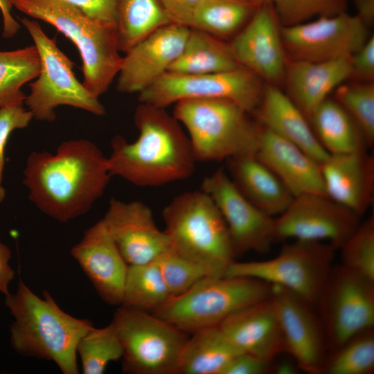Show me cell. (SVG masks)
<instances>
[{"label": "cell", "mask_w": 374, "mask_h": 374, "mask_svg": "<svg viewBox=\"0 0 374 374\" xmlns=\"http://www.w3.org/2000/svg\"><path fill=\"white\" fill-rule=\"evenodd\" d=\"M242 66L230 43L204 31L190 28L184 46L167 72L182 74L217 73Z\"/></svg>", "instance_id": "83f0119b"}, {"label": "cell", "mask_w": 374, "mask_h": 374, "mask_svg": "<svg viewBox=\"0 0 374 374\" xmlns=\"http://www.w3.org/2000/svg\"><path fill=\"white\" fill-rule=\"evenodd\" d=\"M349 1V0H348ZM356 10V16L368 27L374 23V0H350Z\"/></svg>", "instance_id": "7dc6e473"}, {"label": "cell", "mask_w": 374, "mask_h": 374, "mask_svg": "<svg viewBox=\"0 0 374 374\" xmlns=\"http://www.w3.org/2000/svg\"><path fill=\"white\" fill-rule=\"evenodd\" d=\"M189 31L188 26L171 23L134 46L123 57L117 89L139 93L151 86L180 55Z\"/></svg>", "instance_id": "d6986e66"}, {"label": "cell", "mask_w": 374, "mask_h": 374, "mask_svg": "<svg viewBox=\"0 0 374 374\" xmlns=\"http://www.w3.org/2000/svg\"><path fill=\"white\" fill-rule=\"evenodd\" d=\"M271 368V362L242 352L231 361L222 374H262L269 371Z\"/></svg>", "instance_id": "7bdbcfd3"}, {"label": "cell", "mask_w": 374, "mask_h": 374, "mask_svg": "<svg viewBox=\"0 0 374 374\" xmlns=\"http://www.w3.org/2000/svg\"><path fill=\"white\" fill-rule=\"evenodd\" d=\"M111 323L123 346L125 373L177 374L189 334L152 313L121 305Z\"/></svg>", "instance_id": "9c48e42d"}, {"label": "cell", "mask_w": 374, "mask_h": 374, "mask_svg": "<svg viewBox=\"0 0 374 374\" xmlns=\"http://www.w3.org/2000/svg\"><path fill=\"white\" fill-rule=\"evenodd\" d=\"M172 296L180 295L207 276L199 266L170 249L155 260Z\"/></svg>", "instance_id": "f35d334b"}, {"label": "cell", "mask_w": 374, "mask_h": 374, "mask_svg": "<svg viewBox=\"0 0 374 374\" xmlns=\"http://www.w3.org/2000/svg\"><path fill=\"white\" fill-rule=\"evenodd\" d=\"M254 116L262 125L296 145L320 164L329 156L310 121L278 87L265 85L260 105Z\"/></svg>", "instance_id": "d4e9b609"}, {"label": "cell", "mask_w": 374, "mask_h": 374, "mask_svg": "<svg viewBox=\"0 0 374 374\" xmlns=\"http://www.w3.org/2000/svg\"><path fill=\"white\" fill-rule=\"evenodd\" d=\"M348 0H271L281 26H291L346 11Z\"/></svg>", "instance_id": "8d00e7d4"}, {"label": "cell", "mask_w": 374, "mask_h": 374, "mask_svg": "<svg viewBox=\"0 0 374 374\" xmlns=\"http://www.w3.org/2000/svg\"><path fill=\"white\" fill-rule=\"evenodd\" d=\"M258 6L242 0H207L195 10L189 27L219 38L228 37L238 33Z\"/></svg>", "instance_id": "1f68e13d"}, {"label": "cell", "mask_w": 374, "mask_h": 374, "mask_svg": "<svg viewBox=\"0 0 374 374\" xmlns=\"http://www.w3.org/2000/svg\"><path fill=\"white\" fill-rule=\"evenodd\" d=\"M100 299L121 305L128 265L100 220L87 229L71 250Z\"/></svg>", "instance_id": "ffe728a7"}, {"label": "cell", "mask_w": 374, "mask_h": 374, "mask_svg": "<svg viewBox=\"0 0 374 374\" xmlns=\"http://www.w3.org/2000/svg\"><path fill=\"white\" fill-rule=\"evenodd\" d=\"M247 2H250L256 5H262L267 3H271V0H242Z\"/></svg>", "instance_id": "681fc988"}, {"label": "cell", "mask_w": 374, "mask_h": 374, "mask_svg": "<svg viewBox=\"0 0 374 374\" xmlns=\"http://www.w3.org/2000/svg\"><path fill=\"white\" fill-rule=\"evenodd\" d=\"M159 0H118V47L125 53L159 28L171 24Z\"/></svg>", "instance_id": "f546056e"}, {"label": "cell", "mask_w": 374, "mask_h": 374, "mask_svg": "<svg viewBox=\"0 0 374 374\" xmlns=\"http://www.w3.org/2000/svg\"><path fill=\"white\" fill-rule=\"evenodd\" d=\"M255 156L265 163L295 196L326 195L321 164L303 150L260 123Z\"/></svg>", "instance_id": "603a6c76"}, {"label": "cell", "mask_w": 374, "mask_h": 374, "mask_svg": "<svg viewBox=\"0 0 374 374\" xmlns=\"http://www.w3.org/2000/svg\"><path fill=\"white\" fill-rule=\"evenodd\" d=\"M170 297L155 261L128 265L121 306L152 313Z\"/></svg>", "instance_id": "4dcf8cb0"}, {"label": "cell", "mask_w": 374, "mask_h": 374, "mask_svg": "<svg viewBox=\"0 0 374 374\" xmlns=\"http://www.w3.org/2000/svg\"><path fill=\"white\" fill-rule=\"evenodd\" d=\"M206 1L159 0V2L172 23L189 27L194 12Z\"/></svg>", "instance_id": "ee69618b"}, {"label": "cell", "mask_w": 374, "mask_h": 374, "mask_svg": "<svg viewBox=\"0 0 374 374\" xmlns=\"http://www.w3.org/2000/svg\"><path fill=\"white\" fill-rule=\"evenodd\" d=\"M359 223L358 215L327 195L306 193L294 197L274 217L275 237L326 242L339 249Z\"/></svg>", "instance_id": "5bb4252c"}, {"label": "cell", "mask_w": 374, "mask_h": 374, "mask_svg": "<svg viewBox=\"0 0 374 374\" xmlns=\"http://www.w3.org/2000/svg\"><path fill=\"white\" fill-rule=\"evenodd\" d=\"M328 354L374 326V280L342 264L333 265L317 305Z\"/></svg>", "instance_id": "8fae6325"}, {"label": "cell", "mask_w": 374, "mask_h": 374, "mask_svg": "<svg viewBox=\"0 0 374 374\" xmlns=\"http://www.w3.org/2000/svg\"><path fill=\"white\" fill-rule=\"evenodd\" d=\"M102 220L127 265L154 262L170 249L166 234L142 202L112 198Z\"/></svg>", "instance_id": "ac0fdd59"}, {"label": "cell", "mask_w": 374, "mask_h": 374, "mask_svg": "<svg viewBox=\"0 0 374 374\" xmlns=\"http://www.w3.org/2000/svg\"><path fill=\"white\" fill-rule=\"evenodd\" d=\"M201 190L214 201L227 226L235 256L264 253L276 242L274 217L252 204L222 168L206 177Z\"/></svg>", "instance_id": "9a60e30c"}, {"label": "cell", "mask_w": 374, "mask_h": 374, "mask_svg": "<svg viewBox=\"0 0 374 374\" xmlns=\"http://www.w3.org/2000/svg\"><path fill=\"white\" fill-rule=\"evenodd\" d=\"M42 295L19 279L16 292L6 296L5 305L14 318L10 344L21 356L52 361L62 373L77 374L78 343L94 326L63 311L48 291Z\"/></svg>", "instance_id": "3957f363"}, {"label": "cell", "mask_w": 374, "mask_h": 374, "mask_svg": "<svg viewBox=\"0 0 374 374\" xmlns=\"http://www.w3.org/2000/svg\"><path fill=\"white\" fill-rule=\"evenodd\" d=\"M39 57L35 45L9 51H0V107L24 103L21 87L37 78Z\"/></svg>", "instance_id": "d6a6232c"}, {"label": "cell", "mask_w": 374, "mask_h": 374, "mask_svg": "<svg viewBox=\"0 0 374 374\" xmlns=\"http://www.w3.org/2000/svg\"><path fill=\"white\" fill-rule=\"evenodd\" d=\"M326 195L359 217L371 205L374 160L366 149L329 154L321 164Z\"/></svg>", "instance_id": "7402d4cb"}, {"label": "cell", "mask_w": 374, "mask_h": 374, "mask_svg": "<svg viewBox=\"0 0 374 374\" xmlns=\"http://www.w3.org/2000/svg\"><path fill=\"white\" fill-rule=\"evenodd\" d=\"M12 8L10 0H0V11L3 22L2 35L5 38L14 37L20 29L19 24L12 15Z\"/></svg>", "instance_id": "bcb514c9"}, {"label": "cell", "mask_w": 374, "mask_h": 374, "mask_svg": "<svg viewBox=\"0 0 374 374\" xmlns=\"http://www.w3.org/2000/svg\"><path fill=\"white\" fill-rule=\"evenodd\" d=\"M67 3L90 18L116 27L118 0H60Z\"/></svg>", "instance_id": "b9f144b4"}, {"label": "cell", "mask_w": 374, "mask_h": 374, "mask_svg": "<svg viewBox=\"0 0 374 374\" xmlns=\"http://www.w3.org/2000/svg\"><path fill=\"white\" fill-rule=\"evenodd\" d=\"M351 81L371 83L374 80V37L351 56Z\"/></svg>", "instance_id": "60d3db41"}, {"label": "cell", "mask_w": 374, "mask_h": 374, "mask_svg": "<svg viewBox=\"0 0 374 374\" xmlns=\"http://www.w3.org/2000/svg\"><path fill=\"white\" fill-rule=\"evenodd\" d=\"M170 249L202 268L223 276L236 258L226 222L213 199L202 190L175 197L163 209Z\"/></svg>", "instance_id": "277c9868"}, {"label": "cell", "mask_w": 374, "mask_h": 374, "mask_svg": "<svg viewBox=\"0 0 374 374\" xmlns=\"http://www.w3.org/2000/svg\"><path fill=\"white\" fill-rule=\"evenodd\" d=\"M310 123L320 143L329 154L368 148L355 121L335 99L325 100L312 113Z\"/></svg>", "instance_id": "f1b7e54d"}, {"label": "cell", "mask_w": 374, "mask_h": 374, "mask_svg": "<svg viewBox=\"0 0 374 374\" xmlns=\"http://www.w3.org/2000/svg\"><path fill=\"white\" fill-rule=\"evenodd\" d=\"M173 116L187 130L197 161H226L256 152L260 123L232 101L182 100L175 103Z\"/></svg>", "instance_id": "8992f818"}, {"label": "cell", "mask_w": 374, "mask_h": 374, "mask_svg": "<svg viewBox=\"0 0 374 374\" xmlns=\"http://www.w3.org/2000/svg\"><path fill=\"white\" fill-rule=\"evenodd\" d=\"M21 22L33 39L39 57V75L30 84V93L24 100L33 118L52 122L56 118L55 109L61 105L103 116L104 106L75 78L74 63L57 47L55 39L48 37L35 20L22 18Z\"/></svg>", "instance_id": "ba28073f"}, {"label": "cell", "mask_w": 374, "mask_h": 374, "mask_svg": "<svg viewBox=\"0 0 374 374\" xmlns=\"http://www.w3.org/2000/svg\"><path fill=\"white\" fill-rule=\"evenodd\" d=\"M335 249L326 242L294 240L271 259L234 261L224 276L255 278L280 285L314 306L333 267Z\"/></svg>", "instance_id": "30bf717a"}, {"label": "cell", "mask_w": 374, "mask_h": 374, "mask_svg": "<svg viewBox=\"0 0 374 374\" xmlns=\"http://www.w3.org/2000/svg\"><path fill=\"white\" fill-rule=\"evenodd\" d=\"M368 28L346 11L281 26L280 34L287 60L323 62L352 56L368 39Z\"/></svg>", "instance_id": "4fadbf2b"}, {"label": "cell", "mask_w": 374, "mask_h": 374, "mask_svg": "<svg viewBox=\"0 0 374 374\" xmlns=\"http://www.w3.org/2000/svg\"><path fill=\"white\" fill-rule=\"evenodd\" d=\"M285 352L310 374H321L328 355L326 334L319 315L307 301L280 285H272Z\"/></svg>", "instance_id": "2e32d148"}, {"label": "cell", "mask_w": 374, "mask_h": 374, "mask_svg": "<svg viewBox=\"0 0 374 374\" xmlns=\"http://www.w3.org/2000/svg\"><path fill=\"white\" fill-rule=\"evenodd\" d=\"M262 80L250 70L200 74L166 72L139 93L142 103L160 108L187 99L219 98L232 101L255 115L263 95Z\"/></svg>", "instance_id": "7c38bea8"}, {"label": "cell", "mask_w": 374, "mask_h": 374, "mask_svg": "<svg viewBox=\"0 0 374 374\" xmlns=\"http://www.w3.org/2000/svg\"><path fill=\"white\" fill-rule=\"evenodd\" d=\"M218 328L238 349L271 362L285 352L276 305L271 296L234 312Z\"/></svg>", "instance_id": "44dd1931"}, {"label": "cell", "mask_w": 374, "mask_h": 374, "mask_svg": "<svg viewBox=\"0 0 374 374\" xmlns=\"http://www.w3.org/2000/svg\"><path fill=\"white\" fill-rule=\"evenodd\" d=\"M335 91L334 99L355 121L371 148L374 142L373 82H343Z\"/></svg>", "instance_id": "d590c367"}, {"label": "cell", "mask_w": 374, "mask_h": 374, "mask_svg": "<svg viewBox=\"0 0 374 374\" xmlns=\"http://www.w3.org/2000/svg\"><path fill=\"white\" fill-rule=\"evenodd\" d=\"M23 174L30 202L61 223L88 213L112 177L107 157L86 139L63 141L54 153L30 152Z\"/></svg>", "instance_id": "6da1fadb"}, {"label": "cell", "mask_w": 374, "mask_h": 374, "mask_svg": "<svg viewBox=\"0 0 374 374\" xmlns=\"http://www.w3.org/2000/svg\"><path fill=\"white\" fill-rule=\"evenodd\" d=\"M297 366H294L290 362H281L274 366L273 371L278 374H293L296 373Z\"/></svg>", "instance_id": "c3c4849f"}, {"label": "cell", "mask_w": 374, "mask_h": 374, "mask_svg": "<svg viewBox=\"0 0 374 374\" xmlns=\"http://www.w3.org/2000/svg\"><path fill=\"white\" fill-rule=\"evenodd\" d=\"M374 371L373 328L355 335L329 353L322 373L371 374Z\"/></svg>", "instance_id": "836d02e7"}, {"label": "cell", "mask_w": 374, "mask_h": 374, "mask_svg": "<svg viewBox=\"0 0 374 374\" xmlns=\"http://www.w3.org/2000/svg\"><path fill=\"white\" fill-rule=\"evenodd\" d=\"M351 72V56L323 62L287 60L286 95L310 121L314 110Z\"/></svg>", "instance_id": "cb8c5ba5"}, {"label": "cell", "mask_w": 374, "mask_h": 374, "mask_svg": "<svg viewBox=\"0 0 374 374\" xmlns=\"http://www.w3.org/2000/svg\"><path fill=\"white\" fill-rule=\"evenodd\" d=\"M229 175L237 188L259 209L274 217L280 215L294 195L255 154L226 160Z\"/></svg>", "instance_id": "484cf974"}, {"label": "cell", "mask_w": 374, "mask_h": 374, "mask_svg": "<svg viewBox=\"0 0 374 374\" xmlns=\"http://www.w3.org/2000/svg\"><path fill=\"white\" fill-rule=\"evenodd\" d=\"M271 292V284L255 278L207 276L152 314L193 334L218 326L238 310L269 298Z\"/></svg>", "instance_id": "52a82bcc"}, {"label": "cell", "mask_w": 374, "mask_h": 374, "mask_svg": "<svg viewBox=\"0 0 374 374\" xmlns=\"http://www.w3.org/2000/svg\"><path fill=\"white\" fill-rule=\"evenodd\" d=\"M76 350L84 374L103 373L109 362L121 359L123 355V346L111 323L89 330L78 341Z\"/></svg>", "instance_id": "e575fe53"}, {"label": "cell", "mask_w": 374, "mask_h": 374, "mask_svg": "<svg viewBox=\"0 0 374 374\" xmlns=\"http://www.w3.org/2000/svg\"><path fill=\"white\" fill-rule=\"evenodd\" d=\"M341 263L374 280V217L359 223L341 246Z\"/></svg>", "instance_id": "74e56055"}, {"label": "cell", "mask_w": 374, "mask_h": 374, "mask_svg": "<svg viewBox=\"0 0 374 374\" xmlns=\"http://www.w3.org/2000/svg\"><path fill=\"white\" fill-rule=\"evenodd\" d=\"M17 10L54 26L77 47L82 84L96 98L106 92L121 69L116 27L96 21L60 0H10Z\"/></svg>", "instance_id": "5b68a950"}, {"label": "cell", "mask_w": 374, "mask_h": 374, "mask_svg": "<svg viewBox=\"0 0 374 374\" xmlns=\"http://www.w3.org/2000/svg\"><path fill=\"white\" fill-rule=\"evenodd\" d=\"M11 251L8 246L0 242V293L10 294L9 284L13 279L15 271L9 265Z\"/></svg>", "instance_id": "f6af8a7d"}, {"label": "cell", "mask_w": 374, "mask_h": 374, "mask_svg": "<svg viewBox=\"0 0 374 374\" xmlns=\"http://www.w3.org/2000/svg\"><path fill=\"white\" fill-rule=\"evenodd\" d=\"M33 118V114L28 109L24 108V103L0 107V204L6 196L3 186L6 145L10 134L15 130L26 127Z\"/></svg>", "instance_id": "ab89813d"}, {"label": "cell", "mask_w": 374, "mask_h": 374, "mask_svg": "<svg viewBox=\"0 0 374 374\" xmlns=\"http://www.w3.org/2000/svg\"><path fill=\"white\" fill-rule=\"evenodd\" d=\"M280 28L271 4H262L230 43L242 66L277 87L284 81L287 62Z\"/></svg>", "instance_id": "e0dca14e"}, {"label": "cell", "mask_w": 374, "mask_h": 374, "mask_svg": "<svg viewBox=\"0 0 374 374\" xmlns=\"http://www.w3.org/2000/svg\"><path fill=\"white\" fill-rule=\"evenodd\" d=\"M163 109L141 103L134 114L137 139H112L107 157L112 176L138 186L155 187L192 175L197 161L189 139Z\"/></svg>", "instance_id": "7a4b0ae2"}, {"label": "cell", "mask_w": 374, "mask_h": 374, "mask_svg": "<svg viewBox=\"0 0 374 374\" xmlns=\"http://www.w3.org/2000/svg\"><path fill=\"white\" fill-rule=\"evenodd\" d=\"M241 353L218 326L204 328L188 339L177 374H222L231 361Z\"/></svg>", "instance_id": "4316f807"}]
</instances>
